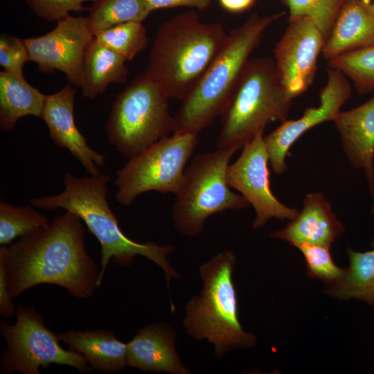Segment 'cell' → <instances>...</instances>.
I'll return each mask as SVG.
<instances>
[{"label":"cell","mask_w":374,"mask_h":374,"mask_svg":"<svg viewBox=\"0 0 374 374\" xmlns=\"http://www.w3.org/2000/svg\"><path fill=\"white\" fill-rule=\"evenodd\" d=\"M82 222L66 211L16 242L0 247L12 299L39 284L60 286L78 299L93 294L99 287L100 269L86 249Z\"/></svg>","instance_id":"cell-1"},{"label":"cell","mask_w":374,"mask_h":374,"mask_svg":"<svg viewBox=\"0 0 374 374\" xmlns=\"http://www.w3.org/2000/svg\"><path fill=\"white\" fill-rule=\"evenodd\" d=\"M109 181L110 177L106 174L77 177L67 172L64 175L62 192L55 195L33 198L30 204L47 211L63 208L76 215L85 223L101 247L99 287L112 259L118 266L128 267L139 255L163 269L170 290V280L180 278L167 258L175 248L170 244L159 245L154 242H137L125 235L107 199Z\"/></svg>","instance_id":"cell-2"},{"label":"cell","mask_w":374,"mask_h":374,"mask_svg":"<svg viewBox=\"0 0 374 374\" xmlns=\"http://www.w3.org/2000/svg\"><path fill=\"white\" fill-rule=\"evenodd\" d=\"M220 22H202L195 10L179 14L159 28L144 73L169 99L184 100L226 41Z\"/></svg>","instance_id":"cell-3"},{"label":"cell","mask_w":374,"mask_h":374,"mask_svg":"<svg viewBox=\"0 0 374 374\" xmlns=\"http://www.w3.org/2000/svg\"><path fill=\"white\" fill-rule=\"evenodd\" d=\"M285 14L261 16L255 12L228 34L224 46L173 116L172 134H198L221 115L265 30Z\"/></svg>","instance_id":"cell-4"},{"label":"cell","mask_w":374,"mask_h":374,"mask_svg":"<svg viewBox=\"0 0 374 374\" xmlns=\"http://www.w3.org/2000/svg\"><path fill=\"white\" fill-rule=\"evenodd\" d=\"M236 258L224 250L199 267L203 287L186 305L183 326L193 339L207 340L214 346L216 359L236 348L253 347L257 339L244 331L238 318V303L233 273Z\"/></svg>","instance_id":"cell-5"},{"label":"cell","mask_w":374,"mask_h":374,"mask_svg":"<svg viewBox=\"0 0 374 374\" xmlns=\"http://www.w3.org/2000/svg\"><path fill=\"white\" fill-rule=\"evenodd\" d=\"M292 101L274 58L249 59L220 115L217 148L237 151L243 148L269 123L288 119Z\"/></svg>","instance_id":"cell-6"},{"label":"cell","mask_w":374,"mask_h":374,"mask_svg":"<svg viewBox=\"0 0 374 374\" xmlns=\"http://www.w3.org/2000/svg\"><path fill=\"white\" fill-rule=\"evenodd\" d=\"M168 98L144 73L115 97L105 125L109 142L130 159L172 132Z\"/></svg>","instance_id":"cell-7"},{"label":"cell","mask_w":374,"mask_h":374,"mask_svg":"<svg viewBox=\"0 0 374 374\" xmlns=\"http://www.w3.org/2000/svg\"><path fill=\"white\" fill-rule=\"evenodd\" d=\"M235 152L217 148L193 159L172 207V220L179 233L196 237L212 215L248 206L242 195L230 190L226 180V168Z\"/></svg>","instance_id":"cell-8"},{"label":"cell","mask_w":374,"mask_h":374,"mask_svg":"<svg viewBox=\"0 0 374 374\" xmlns=\"http://www.w3.org/2000/svg\"><path fill=\"white\" fill-rule=\"evenodd\" d=\"M15 314L14 325L6 320L0 322V334L6 343L0 359L2 373L39 374L40 368L52 364L71 366L86 374L94 371L82 355L60 345L57 335L44 325L34 306L19 304Z\"/></svg>","instance_id":"cell-9"},{"label":"cell","mask_w":374,"mask_h":374,"mask_svg":"<svg viewBox=\"0 0 374 374\" xmlns=\"http://www.w3.org/2000/svg\"><path fill=\"white\" fill-rule=\"evenodd\" d=\"M197 135L184 133L166 136L129 159L116 172V201L128 206L148 191L177 194L185 166L198 143Z\"/></svg>","instance_id":"cell-10"},{"label":"cell","mask_w":374,"mask_h":374,"mask_svg":"<svg viewBox=\"0 0 374 374\" xmlns=\"http://www.w3.org/2000/svg\"><path fill=\"white\" fill-rule=\"evenodd\" d=\"M263 133H258L243 146L238 159L229 164L226 171L227 184L240 192L255 210L253 229L262 227L271 218L294 220L299 213L280 202L271 190Z\"/></svg>","instance_id":"cell-11"},{"label":"cell","mask_w":374,"mask_h":374,"mask_svg":"<svg viewBox=\"0 0 374 374\" xmlns=\"http://www.w3.org/2000/svg\"><path fill=\"white\" fill-rule=\"evenodd\" d=\"M93 37L87 17L69 15L48 33L24 42L30 61L37 63L42 72L60 71L71 84L80 87L85 52Z\"/></svg>","instance_id":"cell-12"},{"label":"cell","mask_w":374,"mask_h":374,"mask_svg":"<svg viewBox=\"0 0 374 374\" xmlns=\"http://www.w3.org/2000/svg\"><path fill=\"white\" fill-rule=\"evenodd\" d=\"M287 23L274 48V60L280 81L288 96L293 100L312 85L326 39L308 17L297 18Z\"/></svg>","instance_id":"cell-13"},{"label":"cell","mask_w":374,"mask_h":374,"mask_svg":"<svg viewBox=\"0 0 374 374\" xmlns=\"http://www.w3.org/2000/svg\"><path fill=\"white\" fill-rule=\"evenodd\" d=\"M351 92L350 81L339 70L329 67L326 83L319 93V105L306 108L298 119L281 122L264 136L269 162L276 174L280 175L287 169L285 160L294 142L312 127L325 122H334Z\"/></svg>","instance_id":"cell-14"},{"label":"cell","mask_w":374,"mask_h":374,"mask_svg":"<svg viewBox=\"0 0 374 374\" xmlns=\"http://www.w3.org/2000/svg\"><path fill=\"white\" fill-rule=\"evenodd\" d=\"M76 90L71 84L46 95L40 118L46 123L51 139L61 148L67 149L89 175L100 174L105 157L92 149L78 129L74 118Z\"/></svg>","instance_id":"cell-15"},{"label":"cell","mask_w":374,"mask_h":374,"mask_svg":"<svg viewBox=\"0 0 374 374\" xmlns=\"http://www.w3.org/2000/svg\"><path fill=\"white\" fill-rule=\"evenodd\" d=\"M176 333L163 322L141 328L127 343V364L144 372L188 374L176 350Z\"/></svg>","instance_id":"cell-16"},{"label":"cell","mask_w":374,"mask_h":374,"mask_svg":"<svg viewBox=\"0 0 374 374\" xmlns=\"http://www.w3.org/2000/svg\"><path fill=\"white\" fill-rule=\"evenodd\" d=\"M343 224L321 193L307 194L302 210L280 230L270 233L296 247L301 243L331 244L344 232Z\"/></svg>","instance_id":"cell-17"},{"label":"cell","mask_w":374,"mask_h":374,"mask_svg":"<svg viewBox=\"0 0 374 374\" xmlns=\"http://www.w3.org/2000/svg\"><path fill=\"white\" fill-rule=\"evenodd\" d=\"M334 123L346 157L364 171L371 190L374 186V93L362 105L341 112Z\"/></svg>","instance_id":"cell-18"},{"label":"cell","mask_w":374,"mask_h":374,"mask_svg":"<svg viewBox=\"0 0 374 374\" xmlns=\"http://www.w3.org/2000/svg\"><path fill=\"white\" fill-rule=\"evenodd\" d=\"M374 45L372 0H345L322 51L329 61L341 55Z\"/></svg>","instance_id":"cell-19"},{"label":"cell","mask_w":374,"mask_h":374,"mask_svg":"<svg viewBox=\"0 0 374 374\" xmlns=\"http://www.w3.org/2000/svg\"><path fill=\"white\" fill-rule=\"evenodd\" d=\"M57 335L70 349L82 355L95 371L112 374L127 366V343L118 340L113 332L69 330Z\"/></svg>","instance_id":"cell-20"},{"label":"cell","mask_w":374,"mask_h":374,"mask_svg":"<svg viewBox=\"0 0 374 374\" xmlns=\"http://www.w3.org/2000/svg\"><path fill=\"white\" fill-rule=\"evenodd\" d=\"M127 61L94 36L84 55L80 88L84 98L94 99L112 83L123 84L129 73Z\"/></svg>","instance_id":"cell-21"},{"label":"cell","mask_w":374,"mask_h":374,"mask_svg":"<svg viewBox=\"0 0 374 374\" xmlns=\"http://www.w3.org/2000/svg\"><path fill=\"white\" fill-rule=\"evenodd\" d=\"M46 95L30 85L24 75L0 72V127L2 131L15 129L21 118L39 117Z\"/></svg>","instance_id":"cell-22"},{"label":"cell","mask_w":374,"mask_h":374,"mask_svg":"<svg viewBox=\"0 0 374 374\" xmlns=\"http://www.w3.org/2000/svg\"><path fill=\"white\" fill-rule=\"evenodd\" d=\"M372 249L364 252L347 249L349 265L337 283L323 293L339 300L355 299L374 305V239Z\"/></svg>","instance_id":"cell-23"},{"label":"cell","mask_w":374,"mask_h":374,"mask_svg":"<svg viewBox=\"0 0 374 374\" xmlns=\"http://www.w3.org/2000/svg\"><path fill=\"white\" fill-rule=\"evenodd\" d=\"M87 10L93 35L119 24L142 22L150 13L145 0H97Z\"/></svg>","instance_id":"cell-24"},{"label":"cell","mask_w":374,"mask_h":374,"mask_svg":"<svg viewBox=\"0 0 374 374\" xmlns=\"http://www.w3.org/2000/svg\"><path fill=\"white\" fill-rule=\"evenodd\" d=\"M50 222L32 206H16L0 201V244L8 246L17 238L28 235Z\"/></svg>","instance_id":"cell-25"},{"label":"cell","mask_w":374,"mask_h":374,"mask_svg":"<svg viewBox=\"0 0 374 374\" xmlns=\"http://www.w3.org/2000/svg\"><path fill=\"white\" fill-rule=\"evenodd\" d=\"M341 71L359 95L374 91V45L348 52L328 61Z\"/></svg>","instance_id":"cell-26"},{"label":"cell","mask_w":374,"mask_h":374,"mask_svg":"<svg viewBox=\"0 0 374 374\" xmlns=\"http://www.w3.org/2000/svg\"><path fill=\"white\" fill-rule=\"evenodd\" d=\"M96 38L130 61L145 50L149 42L147 30L141 21H128L105 29L95 35Z\"/></svg>","instance_id":"cell-27"},{"label":"cell","mask_w":374,"mask_h":374,"mask_svg":"<svg viewBox=\"0 0 374 374\" xmlns=\"http://www.w3.org/2000/svg\"><path fill=\"white\" fill-rule=\"evenodd\" d=\"M288 10V19H311L323 35L329 37L337 16L345 0H280Z\"/></svg>","instance_id":"cell-28"},{"label":"cell","mask_w":374,"mask_h":374,"mask_svg":"<svg viewBox=\"0 0 374 374\" xmlns=\"http://www.w3.org/2000/svg\"><path fill=\"white\" fill-rule=\"evenodd\" d=\"M295 247L303 255L310 277L318 279L328 286L337 283L343 276L345 269L339 267L335 263L330 245L301 243Z\"/></svg>","instance_id":"cell-29"},{"label":"cell","mask_w":374,"mask_h":374,"mask_svg":"<svg viewBox=\"0 0 374 374\" xmlns=\"http://www.w3.org/2000/svg\"><path fill=\"white\" fill-rule=\"evenodd\" d=\"M28 61H30V58L24 39L12 35H1L0 65L4 71L24 75L23 68Z\"/></svg>","instance_id":"cell-30"},{"label":"cell","mask_w":374,"mask_h":374,"mask_svg":"<svg viewBox=\"0 0 374 374\" xmlns=\"http://www.w3.org/2000/svg\"><path fill=\"white\" fill-rule=\"evenodd\" d=\"M97 0H26L27 4L40 18L53 21L69 15L71 11H82L87 10L83 3Z\"/></svg>","instance_id":"cell-31"},{"label":"cell","mask_w":374,"mask_h":374,"mask_svg":"<svg viewBox=\"0 0 374 374\" xmlns=\"http://www.w3.org/2000/svg\"><path fill=\"white\" fill-rule=\"evenodd\" d=\"M213 0H145L146 6L151 12L161 8H171L188 6L204 10L208 8Z\"/></svg>","instance_id":"cell-32"},{"label":"cell","mask_w":374,"mask_h":374,"mask_svg":"<svg viewBox=\"0 0 374 374\" xmlns=\"http://www.w3.org/2000/svg\"><path fill=\"white\" fill-rule=\"evenodd\" d=\"M12 300L7 286L5 265L0 260V314L2 317H11L16 313Z\"/></svg>","instance_id":"cell-33"},{"label":"cell","mask_w":374,"mask_h":374,"mask_svg":"<svg viewBox=\"0 0 374 374\" xmlns=\"http://www.w3.org/2000/svg\"><path fill=\"white\" fill-rule=\"evenodd\" d=\"M256 0H219L220 6L229 12L241 13L250 9Z\"/></svg>","instance_id":"cell-34"},{"label":"cell","mask_w":374,"mask_h":374,"mask_svg":"<svg viewBox=\"0 0 374 374\" xmlns=\"http://www.w3.org/2000/svg\"><path fill=\"white\" fill-rule=\"evenodd\" d=\"M370 193L373 199V204H372V208H371V213L374 214V186L373 188L370 190Z\"/></svg>","instance_id":"cell-35"},{"label":"cell","mask_w":374,"mask_h":374,"mask_svg":"<svg viewBox=\"0 0 374 374\" xmlns=\"http://www.w3.org/2000/svg\"><path fill=\"white\" fill-rule=\"evenodd\" d=\"M372 4H373V9H374V0H372Z\"/></svg>","instance_id":"cell-36"}]
</instances>
